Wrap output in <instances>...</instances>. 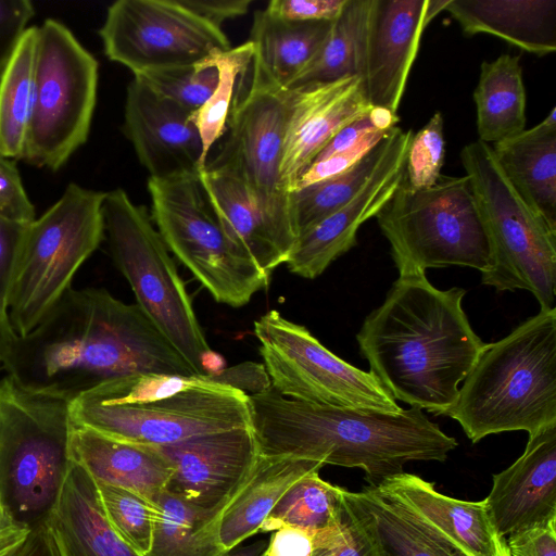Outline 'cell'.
Masks as SVG:
<instances>
[{
	"instance_id": "40",
	"label": "cell",
	"mask_w": 556,
	"mask_h": 556,
	"mask_svg": "<svg viewBox=\"0 0 556 556\" xmlns=\"http://www.w3.org/2000/svg\"><path fill=\"white\" fill-rule=\"evenodd\" d=\"M443 127V116L435 112L429 122L415 136L413 135L404 173V180L410 189L431 187L439 179L445 155Z\"/></svg>"
},
{
	"instance_id": "54",
	"label": "cell",
	"mask_w": 556,
	"mask_h": 556,
	"mask_svg": "<svg viewBox=\"0 0 556 556\" xmlns=\"http://www.w3.org/2000/svg\"><path fill=\"white\" fill-rule=\"evenodd\" d=\"M369 118L377 130L389 131L396 126L399 116L383 108H371Z\"/></svg>"
},
{
	"instance_id": "36",
	"label": "cell",
	"mask_w": 556,
	"mask_h": 556,
	"mask_svg": "<svg viewBox=\"0 0 556 556\" xmlns=\"http://www.w3.org/2000/svg\"><path fill=\"white\" fill-rule=\"evenodd\" d=\"M370 0H348L311 63L287 90L357 76L359 31Z\"/></svg>"
},
{
	"instance_id": "4",
	"label": "cell",
	"mask_w": 556,
	"mask_h": 556,
	"mask_svg": "<svg viewBox=\"0 0 556 556\" xmlns=\"http://www.w3.org/2000/svg\"><path fill=\"white\" fill-rule=\"evenodd\" d=\"M75 426L121 441L170 445L250 427L249 395L206 376L139 372L105 380L71 402Z\"/></svg>"
},
{
	"instance_id": "56",
	"label": "cell",
	"mask_w": 556,
	"mask_h": 556,
	"mask_svg": "<svg viewBox=\"0 0 556 556\" xmlns=\"http://www.w3.org/2000/svg\"><path fill=\"white\" fill-rule=\"evenodd\" d=\"M268 543V539H257L243 546L238 545L226 552L223 556H262Z\"/></svg>"
},
{
	"instance_id": "42",
	"label": "cell",
	"mask_w": 556,
	"mask_h": 556,
	"mask_svg": "<svg viewBox=\"0 0 556 556\" xmlns=\"http://www.w3.org/2000/svg\"><path fill=\"white\" fill-rule=\"evenodd\" d=\"M0 215L22 224L36 218L35 206L14 162L0 154Z\"/></svg>"
},
{
	"instance_id": "57",
	"label": "cell",
	"mask_w": 556,
	"mask_h": 556,
	"mask_svg": "<svg viewBox=\"0 0 556 556\" xmlns=\"http://www.w3.org/2000/svg\"><path fill=\"white\" fill-rule=\"evenodd\" d=\"M450 0H429L427 12H426V23L427 25L430 21L435 17L441 11L445 10Z\"/></svg>"
},
{
	"instance_id": "30",
	"label": "cell",
	"mask_w": 556,
	"mask_h": 556,
	"mask_svg": "<svg viewBox=\"0 0 556 556\" xmlns=\"http://www.w3.org/2000/svg\"><path fill=\"white\" fill-rule=\"evenodd\" d=\"M344 495L368 528L380 556H467L374 486L345 490Z\"/></svg>"
},
{
	"instance_id": "35",
	"label": "cell",
	"mask_w": 556,
	"mask_h": 556,
	"mask_svg": "<svg viewBox=\"0 0 556 556\" xmlns=\"http://www.w3.org/2000/svg\"><path fill=\"white\" fill-rule=\"evenodd\" d=\"M390 131L346 172L291 193L292 218L298 237L342 207L362 189L386 155Z\"/></svg>"
},
{
	"instance_id": "28",
	"label": "cell",
	"mask_w": 556,
	"mask_h": 556,
	"mask_svg": "<svg viewBox=\"0 0 556 556\" xmlns=\"http://www.w3.org/2000/svg\"><path fill=\"white\" fill-rule=\"evenodd\" d=\"M200 181L228 236L270 276L288 255L278 244L242 180L229 167L207 161Z\"/></svg>"
},
{
	"instance_id": "50",
	"label": "cell",
	"mask_w": 556,
	"mask_h": 556,
	"mask_svg": "<svg viewBox=\"0 0 556 556\" xmlns=\"http://www.w3.org/2000/svg\"><path fill=\"white\" fill-rule=\"evenodd\" d=\"M316 536L292 527L280 528L270 532L262 556H312Z\"/></svg>"
},
{
	"instance_id": "9",
	"label": "cell",
	"mask_w": 556,
	"mask_h": 556,
	"mask_svg": "<svg viewBox=\"0 0 556 556\" xmlns=\"http://www.w3.org/2000/svg\"><path fill=\"white\" fill-rule=\"evenodd\" d=\"M400 274L489 266L490 243L468 177L440 175L424 189L404 178L376 215Z\"/></svg>"
},
{
	"instance_id": "14",
	"label": "cell",
	"mask_w": 556,
	"mask_h": 556,
	"mask_svg": "<svg viewBox=\"0 0 556 556\" xmlns=\"http://www.w3.org/2000/svg\"><path fill=\"white\" fill-rule=\"evenodd\" d=\"M271 388L289 399L334 407L402 409L371 371L334 355L304 326L271 309L254 321Z\"/></svg>"
},
{
	"instance_id": "51",
	"label": "cell",
	"mask_w": 556,
	"mask_h": 556,
	"mask_svg": "<svg viewBox=\"0 0 556 556\" xmlns=\"http://www.w3.org/2000/svg\"><path fill=\"white\" fill-rule=\"evenodd\" d=\"M376 131L380 130L375 128L367 113L342 127L329 140L313 162L346 152L361 143L367 136Z\"/></svg>"
},
{
	"instance_id": "45",
	"label": "cell",
	"mask_w": 556,
	"mask_h": 556,
	"mask_svg": "<svg viewBox=\"0 0 556 556\" xmlns=\"http://www.w3.org/2000/svg\"><path fill=\"white\" fill-rule=\"evenodd\" d=\"M27 226L0 215V311L5 315L9 291Z\"/></svg>"
},
{
	"instance_id": "16",
	"label": "cell",
	"mask_w": 556,
	"mask_h": 556,
	"mask_svg": "<svg viewBox=\"0 0 556 556\" xmlns=\"http://www.w3.org/2000/svg\"><path fill=\"white\" fill-rule=\"evenodd\" d=\"M429 0H370L363 20L357 77L372 108L397 112L420 38Z\"/></svg>"
},
{
	"instance_id": "37",
	"label": "cell",
	"mask_w": 556,
	"mask_h": 556,
	"mask_svg": "<svg viewBox=\"0 0 556 556\" xmlns=\"http://www.w3.org/2000/svg\"><path fill=\"white\" fill-rule=\"evenodd\" d=\"M254 54L250 40L227 51H218L204 60L216 67L218 81L206 102L192 113L203 146L206 164L214 144L226 131L233 100L239 90V80L248 72Z\"/></svg>"
},
{
	"instance_id": "52",
	"label": "cell",
	"mask_w": 556,
	"mask_h": 556,
	"mask_svg": "<svg viewBox=\"0 0 556 556\" xmlns=\"http://www.w3.org/2000/svg\"><path fill=\"white\" fill-rule=\"evenodd\" d=\"M30 532L16 521L0 496V556H16Z\"/></svg>"
},
{
	"instance_id": "25",
	"label": "cell",
	"mask_w": 556,
	"mask_h": 556,
	"mask_svg": "<svg viewBox=\"0 0 556 556\" xmlns=\"http://www.w3.org/2000/svg\"><path fill=\"white\" fill-rule=\"evenodd\" d=\"M445 10L469 36L486 33L539 56L556 51V0H450Z\"/></svg>"
},
{
	"instance_id": "17",
	"label": "cell",
	"mask_w": 556,
	"mask_h": 556,
	"mask_svg": "<svg viewBox=\"0 0 556 556\" xmlns=\"http://www.w3.org/2000/svg\"><path fill=\"white\" fill-rule=\"evenodd\" d=\"M157 447L173 465L166 491L211 514L216 521L258 456L251 427L207 433Z\"/></svg>"
},
{
	"instance_id": "41",
	"label": "cell",
	"mask_w": 556,
	"mask_h": 556,
	"mask_svg": "<svg viewBox=\"0 0 556 556\" xmlns=\"http://www.w3.org/2000/svg\"><path fill=\"white\" fill-rule=\"evenodd\" d=\"M343 497L341 525L315 538L312 556H380L368 528L348 502L344 492Z\"/></svg>"
},
{
	"instance_id": "7",
	"label": "cell",
	"mask_w": 556,
	"mask_h": 556,
	"mask_svg": "<svg viewBox=\"0 0 556 556\" xmlns=\"http://www.w3.org/2000/svg\"><path fill=\"white\" fill-rule=\"evenodd\" d=\"M460 161L489 237L490 258L481 273L482 283L496 291H530L541 309L554 308L556 228L517 193L488 143L466 144Z\"/></svg>"
},
{
	"instance_id": "49",
	"label": "cell",
	"mask_w": 556,
	"mask_h": 556,
	"mask_svg": "<svg viewBox=\"0 0 556 556\" xmlns=\"http://www.w3.org/2000/svg\"><path fill=\"white\" fill-rule=\"evenodd\" d=\"M184 8L220 28V25L231 18L244 15L252 0H177Z\"/></svg>"
},
{
	"instance_id": "34",
	"label": "cell",
	"mask_w": 556,
	"mask_h": 556,
	"mask_svg": "<svg viewBox=\"0 0 556 556\" xmlns=\"http://www.w3.org/2000/svg\"><path fill=\"white\" fill-rule=\"evenodd\" d=\"M344 489L319 477L314 470L298 479L278 501L260 528L270 533L292 527L318 535L338 528L344 509Z\"/></svg>"
},
{
	"instance_id": "58",
	"label": "cell",
	"mask_w": 556,
	"mask_h": 556,
	"mask_svg": "<svg viewBox=\"0 0 556 556\" xmlns=\"http://www.w3.org/2000/svg\"><path fill=\"white\" fill-rule=\"evenodd\" d=\"M498 556H510V553L508 551L505 538H500V541H498Z\"/></svg>"
},
{
	"instance_id": "26",
	"label": "cell",
	"mask_w": 556,
	"mask_h": 556,
	"mask_svg": "<svg viewBox=\"0 0 556 556\" xmlns=\"http://www.w3.org/2000/svg\"><path fill=\"white\" fill-rule=\"evenodd\" d=\"M314 460L258 455L248 478L217 517L219 542L226 552L258 534L286 491L306 473L320 470Z\"/></svg>"
},
{
	"instance_id": "18",
	"label": "cell",
	"mask_w": 556,
	"mask_h": 556,
	"mask_svg": "<svg viewBox=\"0 0 556 556\" xmlns=\"http://www.w3.org/2000/svg\"><path fill=\"white\" fill-rule=\"evenodd\" d=\"M412 137L410 129L392 128L386 155L362 189L296 238L286 262L292 274L314 279L356 244L362 224L379 213L403 180Z\"/></svg>"
},
{
	"instance_id": "21",
	"label": "cell",
	"mask_w": 556,
	"mask_h": 556,
	"mask_svg": "<svg viewBox=\"0 0 556 556\" xmlns=\"http://www.w3.org/2000/svg\"><path fill=\"white\" fill-rule=\"evenodd\" d=\"M483 503L495 533L505 539L556 519V424L529 434L522 455L493 476Z\"/></svg>"
},
{
	"instance_id": "48",
	"label": "cell",
	"mask_w": 556,
	"mask_h": 556,
	"mask_svg": "<svg viewBox=\"0 0 556 556\" xmlns=\"http://www.w3.org/2000/svg\"><path fill=\"white\" fill-rule=\"evenodd\" d=\"M206 377L217 383L240 390L247 395L260 394L271 388L264 365L255 362H243Z\"/></svg>"
},
{
	"instance_id": "46",
	"label": "cell",
	"mask_w": 556,
	"mask_h": 556,
	"mask_svg": "<svg viewBox=\"0 0 556 556\" xmlns=\"http://www.w3.org/2000/svg\"><path fill=\"white\" fill-rule=\"evenodd\" d=\"M348 0H271L266 11L291 22L334 21Z\"/></svg>"
},
{
	"instance_id": "5",
	"label": "cell",
	"mask_w": 556,
	"mask_h": 556,
	"mask_svg": "<svg viewBox=\"0 0 556 556\" xmlns=\"http://www.w3.org/2000/svg\"><path fill=\"white\" fill-rule=\"evenodd\" d=\"M472 443L490 434L556 424V308L540 312L485 344L444 413Z\"/></svg>"
},
{
	"instance_id": "55",
	"label": "cell",
	"mask_w": 556,
	"mask_h": 556,
	"mask_svg": "<svg viewBox=\"0 0 556 556\" xmlns=\"http://www.w3.org/2000/svg\"><path fill=\"white\" fill-rule=\"evenodd\" d=\"M16 338V334L10 326L8 316L0 311V366L9 355Z\"/></svg>"
},
{
	"instance_id": "1",
	"label": "cell",
	"mask_w": 556,
	"mask_h": 556,
	"mask_svg": "<svg viewBox=\"0 0 556 556\" xmlns=\"http://www.w3.org/2000/svg\"><path fill=\"white\" fill-rule=\"evenodd\" d=\"M1 366L23 388L70 401L132 374L199 376L137 304L98 288H71Z\"/></svg>"
},
{
	"instance_id": "6",
	"label": "cell",
	"mask_w": 556,
	"mask_h": 556,
	"mask_svg": "<svg viewBox=\"0 0 556 556\" xmlns=\"http://www.w3.org/2000/svg\"><path fill=\"white\" fill-rule=\"evenodd\" d=\"M71 402L0 380V496L30 530L47 522L72 465Z\"/></svg>"
},
{
	"instance_id": "24",
	"label": "cell",
	"mask_w": 556,
	"mask_h": 556,
	"mask_svg": "<svg viewBox=\"0 0 556 556\" xmlns=\"http://www.w3.org/2000/svg\"><path fill=\"white\" fill-rule=\"evenodd\" d=\"M46 526L59 556H140L110 527L96 482L74 463Z\"/></svg>"
},
{
	"instance_id": "29",
	"label": "cell",
	"mask_w": 556,
	"mask_h": 556,
	"mask_svg": "<svg viewBox=\"0 0 556 556\" xmlns=\"http://www.w3.org/2000/svg\"><path fill=\"white\" fill-rule=\"evenodd\" d=\"M334 21L291 22L257 11L249 39L254 48L252 63L271 84L288 89L320 50Z\"/></svg>"
},
{
	"instance_id": "32",
	"label": "cell",
	"mask_w": 556,
	"mask_h": 556,
	"mask_svg": "<svg viewBox=\"0 0 556 556\" xmlns=\"http://www.w3.org/2000/svg\"><path fill=\"white\" fill-rule=\"evenodd\" d=\"M38 26H30L0 76V154L23 160L35 97Z\"/></svg>"
},
{
	"instance_id": "27",
	"label": "cell",
	"mask_w": 556,
	"mask_h": 556,
	"mask_svg": "<svg viewBox=\"0 0 556 556\" xmlns=\"http://www.w3.org/2000/svg\"><path fill=\"white\" fill-rule=\"evenodd\" d=\"M492 150L517 193L556 228V109L531 129L494 143Z\"/></svg>"
},
{
	"instance_id": "11",
	"label": "cell",
	"mask_w": 556,
	"mask_h": 556,
	"mask_svg": "<svg viewBox=\"0 0 556 556\" xmlns=\"http://www.w3.org/2000/svg\"><path fill=\"white\" fill-rule=\"evenodd\" d=\"M152 219L168 251L218 303L248 304L269 275L226 232L199 173L148 179Z\"/></svg>"
},
{
	"instance_id": "22",
	"label": "cell",
	"mask_w": 556,
	"mask_h": 556,
	"mask_svg": "<svg viewBox=\"0 0 556 556\" xmlns=\"http://www.w3.org/2000/svg\"><path fill=\"white\" fill-rule=\"evenodd\" d=\"M406 508L431 532L467 556H498L500 538L483 501L468 502L438 492L433 483L407 472L374 486Z\"/></svg>"
},
{
	"instance_id": "47",
	"label": "cell",
	"mask_w": 556,
	"mask_h": 556,
	"mask_svg": "<svg viewBox=\"0 0 556 556\" xmlns=\"http://www.w3.org/2000/svg\"><path fill=\"white\" fill-rule=\"evenodd\" d=\"M510 556H556V519L506 538Z\"/></svg>"
},
{
	"instance_id": "13",
	"label": "cell",
	"mask_w": 556,
	"mask_h": 556,
	"mask_svg": "<svg viewBox=\"0 0 556 556\" xmlns=\"http://www.w3.org/2000/svg\"><path fill=\"white\" fill-rule=\"evenodd\" d=\"M250 70L249 88L237 92L222 146L207 161L229 167L242 180L289 256L298 236L280 170L290 91L271 84L253 63Z\"/></svg>"
},
{
	"instance_id": "43",
	"label": "cell",
	"mask_w": 556,
	"mask_h": 556,
	"mask_svg": "<svg viewBox=\"0 0 556 556\" xmlns=\"http://www.w3.org/2000/svg\"><path fill=\"white\" fill-rule=\"evenodd\" d=\"M36 10L29 0H0V76L14 55Z\"/></svg>"
},
{
	"instance_id": "20",
	"label": "cell",
	"mask_w": 556,
	"mask_h": 556,
	"mask_svg": "<svg viewBox=\"0 0 556 556\" xmlns=\"http://www.w3.org/2000/svg\"><path fill=\"white\" fill-rule=\"evenodd\" d=\"M281 178L291 194L302 173L345 125L372 108L357 76L290 89Z\"/></svg>"
},
{
	"instance_id": "31",
	"label": "cell",
	"mask_w": 556,
	"mask_h": 556,
	"mask_svg": "<svg viewBox=\"0 0 556 556\" xmlns=\"http://www.w3.org/2000/svg\"><path fill=\"white\" fill-rule=\"evenodd\" d=\"M479 141L498 142L525 130L526 90L520 55L482 62L473 92Z\"/></svg>"
},
{
	"instance_id": "44",
	"label": "cell",
	"mask_w": 556,
	"mask_h": 556,
	"mask_svg": "<svg viewBox=\"0 0 556 556\" xmlns=\"http://www.w3.org/2000/svg\"><path fill=\"white\" fill-rule=\"evenodd\" d=\"M389 131L372 132L346 152L311 163L299 178L295 190L346 172L377 146Z\"/></svg>"
},
{
	"instance_id": "38",
	"label": "cell",
	"mask_w": 556,
	"mask_h": 556,
	"mask_svg": "<svg viewBox=\"0 0 556 556\" xmlns=\"http://www.w3.org/2000/svg\"><path fill=\"white\" fill-rule=\"evenodd\" d=\"M103 514L117 536L138 555L151 547L156 504L128 490L96 482Z\"/></svg>"
},
{
	"instance_id": "15",
	"label": "cell",
	"mask_w": 556,
	"mask_h": 556,
	"mask_svg": "<svg viewBox=\"0 0 556 556\" xmlns=\"http://www.w3.org/2000/svg\"><path fill=\"white\" fill-rule=\"evenodd\" d=\"M108 59L132 74L198 64L231 49L222 28L177 0H117L99 29Z\"/></svg>"
},
{
	"instance_id": "23",
	"label": "cell",
	"mask_w": 556,
	"mask_h": 556,
	"mask_svg": "<svg viewBox=\"0 0 556 556\" xmlns=\"http://www.w3.org/2000/svg\"><path fill=\"white\" fill-rule=\"evenodd\" d=\"M70 457L94 482L128 490L152 504L173 475L172 463L157 446L121 441L74 424Z\"/></svg>"
},
{
	"instance_id": "3",
	"label": "cell",
	"mask_w": 556,
	"mask_h": 556,
	"mask_svg": "<svg viewBox=\"0 0 556 556\" xmlns=\"http://www.w3.org/2000/svg\"><path fill=\"white\" fill-rule=\"evenodd\" d=\"M258 455L361 468L369 486L414 460L444 462L457 446L418 407L397 413L306 403L275 389L249 395Z\"/></svg>"
},
{
	"instance_id": "8",
	"label": "cell",
	"mask_w": 556,
	"mask_h": 556,
	"mask_svg": "<svg viewBox=\"0 0 556 556\" xmlns=\"http://www.w3.org/2000/svg\"><path fill=\"white\" fill-rule=\"evenodd\" d=\"M104 198L103 191L71 182L28 224L7 302L16 337L28 334L50 313L102 242Z\"/></svg>"
},
{
	"instance_id": "19",
	"label": "cell",
	"mask_w": 556,
	"mask_h": 556,
	"mask_svg": "<svg viewBox=\"0 0 556 556\" xmlns=\"http://www.w3.org/2000/svg\"><path fill=\"white\" fill-rule=\"evenodd\" d=\"M124 130L150 177L198 174L205 166L192 112L159 96L136 78L126 91Z\"/></svg>"
},
{
	"instance_id": "53",
	"label": "cell",
	"mask_w": 556,
	"mask_h": 556,
	"mask_svg": "<svg viewBox=\"0 0 556 556\" xmlns=\"http://www.w3.org/2000/svg\"><path fill=\"white\" fill-rule=\"evenodd\" d=\"M16 556H59L46 523L31 530Z\"/></svg>"
},
{
	"instance_id": "33",
	"label": "cell",
	"mask_w": 556,
	"mask_h": 556,
	"mask_svg": "<svg viewBox=\"0 0 556 556\" xmlns=\"http://www.w3.org/2000/svg\"><path fill=\"white\" fill-rule=\"evenodd\" d=\"M156 514L150 551L144 556H223L214 516L164 491Z\"/></svg>"
},
{
	"instance_id": "2",
	"label": "cell",
	"mask_w": 556,
	"mask_h": 556,
	"mask_svg": "<svg viewBox=\"0 0 556 556\" xmlns=\"http://www.w3.org/2000/svg\"><path fill=\"white\" fill-rule=\"evenodd\" d=\"M465 293L433 287L426 273L400 274L365 318L356 334L361 353L395 401L435 415L455 403L486 344L463 309Z\"/></svg>"
},
{
	"instance_id": "39",
	"label": "cell",
	"mask_w": 556,
	"mask_h": 556,
	"mask_svg": "<svg viewBox=\"0 0 556 556\" xmlns=\"http://www.w3.org/2000/svg\"><path fill=\"white\" fill-rule=\"evenodd\" d=\"M159 96L189 112L199 110L210 98L218 81L215 66L204 61L178 67L134 74Z\"/></svg>"
},
{
	"instance_id": "10",
	"label": "cell",
	"mask_w": 556,
	"mask_h": 556,
	"mask_svg": "<svg viewBox=\"0 0 556 556\" xmlns=\"http://www.w3.org/2000/svg\"><path fill=\"white\" fill-rule=\"evenodd\" d=\"M104 236L136 304L199 376L212 351L184 280L147 210L126 191L105 192Z\"/></svg>"
},
{
	"instance_id": "12",
	"label": "cell",
	"mask_w": 556,
	"mask_h": 556,
	"mask_svg": "<svg viewBox=\"0 0 556 556\" xmlns=\"http://www.w3.org/2000/svg\"><path fill=\"white\" fill-rule=\"evenodd\" d=\"M99 63L63 23L38 27L35 97L24 161L56 172L88 139Z\"/></svg>"
}]
</instances>
